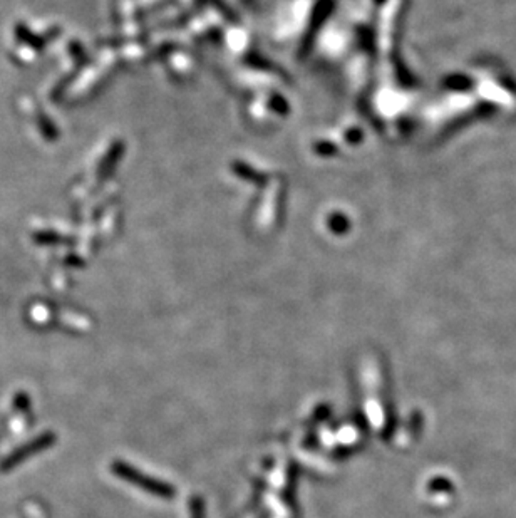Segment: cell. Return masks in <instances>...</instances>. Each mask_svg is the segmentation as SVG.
Listing matches in <instances>:
<instances>
[{
    "instance_id": "cell-1",
    "label": "cell",
    "mask_w": 516,
    "mask_h": 518,
    "mask_svg": "<svg viewBox=\"0 0 516 518\" xmlns=\"http://www.w3.org/2000/svg\"><path fill=\"white\" fill-rule=\"evenodd\" d=\"M50 443H53V436H50V434H42V436H39L37 440L27 443V445L22 446V448L15 450V452L12 453L6 461H2V472L3 470H10L12 466H15L17 463H22L24 460L33 456V453H37V452H41V450L47 448Z\"/></svg>"
}]
</instances>
